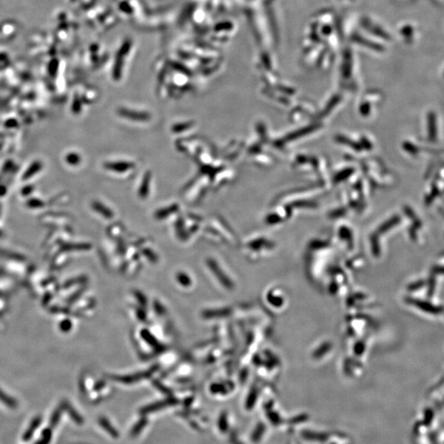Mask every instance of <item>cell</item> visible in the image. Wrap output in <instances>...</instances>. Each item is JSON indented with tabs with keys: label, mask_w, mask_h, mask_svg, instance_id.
<instances>
[{
	"label": "cell",
	"mask_w": 444,
	"mask_h": 444,
	"mask_svg": "<svg viewBox=\"0 0 444 444\" xmlns=\"http://www.w3.org/2000/svg\"><path fill=\"white\" fill-rule=\"evenodd\" d=\"M413 302L414 304H416V306L420 308L424 311L429 312V313H431V314H439V313L442 312L440 308L428 304L426 302L419 301V300H413Z\"/></svg>",
	"instance_id": "6"
},
{
	"label": "cell",
	"mask_w": 444,
	"mask_h": 444,
	"mask_svg": "<svg viewBox=\"0 0 444 444\" xmlns=\"http://www.w3.org/2000/svg\"><path fill=\"white\" fill-rule=\"evenodd\" d=\"M301 436L302 438L310 442L323 443L328 439L329 435L324 434V433H319V432L312 431V430H304L301 432Z\"/></svg>",
	"instance_id": "2"
},
{
	"label": "cell",
	"mask_w": 444,
	"mask_h": 444,
	"mask_svg": "<svg viewBox=\"0 0 444 444\" xmlns=\"http://www.w3.org/2000/svg\"><path fill=\"white\" fill-rule=\"evenodd\" d=\"M148 423V418L145 417V416H143V417H142V418L133 425V429H131L130 436L133 437V438L138 436V434H140L141 432L143 431V429L147 426Z\"/></svg>",
	"instance_id": "4"
},
{
	"label": "cell",
	"mask_w": 444,
	"mask_h": 444,
	"mask_svg": "<svg viewBox=\"0 0 444 444\" xmlns=\"http://www.w3.org/2000/svg\"><path fill=\"white\" fill-rule=\"evenodd\" d=\"M217 424H218V429L222 433H226L228 431L229 424H228V417L226 412H222L220 415Z\"/></svg>",
	"instance_id": "7"
},
{
	"label": "cell",
	"mask_w": 444,
	"mask_h": 444,
	"mask_svg": "<svg viewBox=\"0 0 444 444\" xmlns=\"http://www.w3.org/2000/svg\"><path fill=\"white\" fill-rule=\"evenodd\" d=\"M176 402V400H174V399H169V400L161 401V402H158V403L151 404V405H149V406H146L144 408L142 409V410H141V413L143 414V415H146V414L160 411V410L165 408V407L174 405Z\"/></svg>",
	"instance_id": "1"
},
{
	"label": "cell",
	"mask_w": 444,
	"mask_h": 444,
	"mask_svg": "<svg viewBox=\"0 0 444 444\" xmlns=\"http://www.w3.org/2000/svg\"><path fill=\"white\" fill-rule=\"evenodd\" d=\"M265 431V424L262 423V422L258 423V424H257L255 429L253 430V433H252V435H251V439H252L253 443L257 444V443L260 441L262 438H263V434H264Z\"/></svg>",
	"instance_id": "5"
},
{
	"label": "cell",
	"mask_w": 444,
	"mask_h": 444,
	"mask_svg": "<svg viewBox=\"0 0 444 444\" xmlns=\"http://www.w3.org/2000/svg\"><path fill=\"white\" fill-rule=\"evenodd\" d=\"M307 419H308V417L305 416H297V417H294L290 421V423L294 424H299V423H303V422L305 421Z\"/></svg>",
	"instance_id": "9"
},
{
	"label": "cell",
	"mask_w": 444,
	"mask_h": 444,
	"mask_svg": "<svg viewBox=\"0 0 444 444\" xmlns=\"http://www.w3.org/2000/svg\"><path fill=\"white\" fill-rule=\"evenodd\" d=\"M98 422L100 426L102 427L103 429H105V431L107 432L108 434H110L112 438L118 439L120 437V433L117 431V429H115V427L113 426L108 419L105 417H100Z\"/></svg>",
	"instance_id": "3"
},
{
	"label": "cell",
	"mask_w": 444,
	"mask_h": 444,
	"mask_svg": "<svg viewBox=\"0 0 444 444\" xmlns=\"http://www.w3.org/2000/svg\"><path fill=\"white\" fill-rule=\"evenodd\" d=\"M230 444H244L240 442V439H238L237 434L235 432H233L230 434V439H229Z\"/></svg>",
	"instance_id": "10"
},
{
	"label": "cell",
	"mask_w": 444,
	"mask_h": 444,
	"mask_svg": "<svg viewBox=\"0 0 444 444\" xmlns=\"http://www.w3.org/2000/svg\"><path fill=\"white\" fill-rule=\"evenodd\" d=\"M267 414H268V417L270 419L271 423L273 425H280V424L283 423L281 416H279L278 414L276 413V412H273V411L269 410V411H268Z\"/></svg>",
	"instance_id": "8"
}]
</instances>
